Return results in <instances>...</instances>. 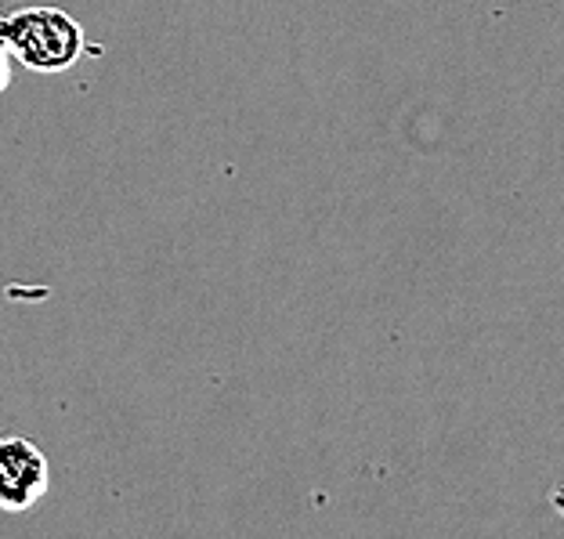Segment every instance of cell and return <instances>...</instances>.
I'll return each instance as SVG.
<instances>
[{"instance_id": "1", "label": "cell", "mask_w": 564, "mask_h": 539, "mask_svg": "<svg viewBox=\"0 0 564 539\" xmlns=\"http://www.w3.org/2000/svg\"><path fill=\"white\" fill-rule=\"evenodd\" d=\"M0 41L30 73H66L84 58V25L62 8H22L0 22Z\"/></svg>"}, {"instance_id": "2", "label": "cell", "mask_w": 564, "mask_h": 539, "mask_svg": "<svg viewBox=\"0 0 564 539\" xmlns=\"http://www.w3.org/2000/svg\"><path fill=\"white\" fill-rule=\"evenodd\" d=\"M47 493L51 464L44 449L22 439V434L0 439V510L4 515H30Z\"/></svg>"}, {"instance_id": "3", "label": "cell", "mask_w": 564, "mask_h": 539, "mask_svg": "<svg viewBox=\"0 0 564 539\" xmlns=\"http://www.w3.org/2000/svg\"><path fill=\"white\" fill-rule=\"evenodd\" d=\"M11 66H15V58H11L8 44L0 41V95H4L8 87H11Z\"/></svg>"}]
</instances>
